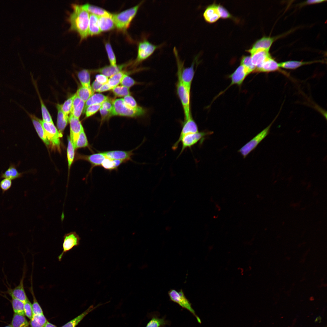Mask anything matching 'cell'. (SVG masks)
Wrapping results in <instances>:
<instances>
[{"mask_svg":"<svg viewBox=\"0 0 327 327\" xmlns=\"http://www.w3.org/2000/svg\"><path fill=\"white\" fill-rule=\"evenodd\" d=\"M71 5L73 11L70 14L68 18L70 24L69 30L77 32L81 40H82L89 35L90 14L82 8L81 5L72 3Z\"/></svg>","mask_w":327,"mask_h":327,"instance_id":"6da1fadb","label":"cell"},{"mask_svg":"<svg viewBox=\"0 0 327 327\" xmlns=\"http://www.w3.org/2000/svg\"><path fill=\"white\" fill-rule=\"evenodd\" d=\"M112 116H120L130 117H139L144 115L146 110L139 106L136 109H132L127 106L124 103L123 98L116 99L113 102Z\"/></svg>","mask_w":327,"mask_h":327,"instance_id":"7a4b0ae2","label":"cell"},{"mask_svg":"<svg viewBox=\"0 0 327 327\" xmlns=\"http://www.w3.org/2000/svg\"><path fill=\"white\" fill-rule=\"evenodd\" d=\"M143 2L119 13L112 15L115 25L118 29L124 31L128 28Z\"/></svg>","mask_w":327,"mask_h":327,"instance_id":"3957f363","label":"cell"},{"mask_svg":"<svg viewBox=\"0 0 327 327\" xmlns=\"http://www.w3.org/2000/svg\"><path fill=\"white\" fill-rule=\"evenodd\" d=\"M213 132L204 131L196 133L188 134L183 136L178 142H176L172 147V149L175 150L177 148L179 143L182 144V148L180 155L187 148H190L200 141H203L205 137L212 134Z\"/></svg>","mask_w":327,"mask_h":327,"instance_id":"277c9868","label":"cell"},{"mask_svg":"<svg viewBox=\"0 0 327 327\" xmlns=\"http://www.w3.org/2000/svg\"><path fill=\"white\" fill-rule=\"evenodd\" d=\"M176 85L177 94L181 102L183 111L184 120L192 116L190 109V90L187 87L177 78Z\"/></svg>","mask_w":327,"mask_h":327,"instance_id":"5b68a950","label":"cell"},{"mask_svg":"<svg viewBox=\"0 0 327 327\" xmlns=\"http://www.w3.org/2000/svg\"><path fill=\"white\" fill-rule=\"evenodd\" d=\"M168 294L170 299L178 304L182 308L189 311L196 318L198 323H201L200 319L196 314L192 306V304L185 296L182 289L177 291L175 289L170 290Z\"/></svg>","mask_w":327,"mask_h":327,"instance_id":"8992f818","label":"cell"},{"mask_svg":"<svg viewBox=\"0 0 327 327\" xmlns=\"http://www.w3.org/2000/svg\"><path fill=\"white\" fill-rule=\"evenodd\" d=\"M276 118V117L269 126L239 150L238 152L242 154L244 158H245L259 144L268 134L270 127Z\"/></svg>","mask_w":327,"mask_h":327,"instance_id":"52a82bcc","label":"cell"},{"mask_svg":"<svg viewBox=\"0 0 327 327\" xmlns=\"http://www.w3.org/2000/svg\"><path fill=\"white\" fill-rule=\"evenodd\" d=\"M163 44L153 45L146 39L140 42L138 45V52L135 63L138 64L150 57L157 49L161 48Z\"/></svg>","mask_w":327,"mask_h":327,"instance_id":"ba28073f","label":"cell"},{"mask_svg":"<svg viewBox=\"0 0 327 327\" xmlns=\"http://www.w3.org/2000/svg\"><path fill=\"white\" fill-rule=\"evenodd\" d=\"M80 239V237L75 232H71L65 234L63 237V250L58 257V260L61 261L65 253L74 247L78 246Z\"/></svg>","mask_w":327,"mask_h":327,"instance_id":"9c48e42d","label":"cell"},{"mask_svg":"<svg viewBox=\"0 0 327 327\" xmlns=\"http://www.w3.org/2000/svg\"><path fill=\"white\" fill-rule=\"evenodd\" d=\"M41 123L47 138L50 143L53 145L59 147L60 138L62 134L60 133L54 125L53 123L45 122L41 120Z\"/></svg>","mask_w":327,"mask_h":327,"instance_id":"30bf717a","label":"cell"},{"mask_svg":"<svg viewBox=\"0 0 327 327\" xmlns=\"http://www.w3.org/2000/svg\"><path fill=\"white\" fill-rule=\"evenodd\" d=\"M26 269L24 266L22 277L18 285L13 289L9 286H6L7 293L12 298L17 299L25 303L28 299L26 295L24 286V280L25 277Z\"/></svg>","mask_w":327,"mask_h":327,"instance_id":"8fae6325","label":"cell"},{"mask_svg":"<svg viewBox=\"0 0 327 327\" xmlns=\"http://www.w3.org/2000/svg\"><path fill=\"white\" fill-rule=\"evenodd\" d=\"M68 120L70 125V138L74 147L80 133L83 127L79 119L71 114H70Z\"/></svg>","mask_w":327,"mask_h":327,"instance_id":"7c38bea8","label":"cell"},{"mask_svg":"<svg viewBox=\"0 0 327 327\" xmlns=\"http://www.w3.org/2000/svg\"><path fill=\"white\" fill-rule=\"evenodd\" d=\"M250 73L247 68L240 65L229 76V78L231 81L228 87L235 84L239 86L241 85L246 77Z\"/></svg>","mask_w":327,"mask_h":327,"instance_id":"4fadbf2b","label":"cell"},{"mask_svg":"<svg viewBox=\"0 0 327 327\" xmlns=\"http://www.w3.org/2000/svg\"><path fill=\"white\" fill-rule=\"evenodd\" d=\"M274 38L269 37H263L257 40L253 45L252 48L247 50L251 53L259 50L269 51L274 41Z\"/></svg>","mask_w":327,"mask_h":327,"instance_id":"5bb4252c","label":"cell"},{"mask_svg":"<svg viewBox=\"0 0 327 327\" xmlns=\"http://www.w3.org/2000/svg\"><path fill=\"white\" fill-rule=\"evenodd\" d=\"M133 150L129 151L112 150L102 152L106 158L113 160H121L126 162L131 159Z\"/></svg>","mask_w":327,"mask_h":327,"instance_id":"9a60e30c","label":"cell"},{"mask_svg":"<svg viewBox=\"0 0 327 327\" xmlns=\"http://www.w3.org/2000/svg\"><path fill=\"white\" fill-rule=\"evenodd\" d=\"M218 5L213 4L208 6L203 13V17L207 22L212 23L217 21L220 17L218 8Z\"/></svg>","mask_w":327,"mask_h":327,"instance_id":"2e32d148","label":"cell"},{"mask_svg":"<svg viewBox=\"0 0 327 327\" xmlns=\"http://www.w3.org/2000/svg\"><path fill=\"white\" fill-rule=\"evenodd\" d=\"M270 56L269 51L264 50H258L251 53L250 56L252 62L256 68L255 71Z\"/></svg>","mask_w":327,"mask_h":327,"instance_id":"e0dca14e","label":"cell"},{"mask_svg":"<svg viewBox=\"0 0 327 327\" xmlns=\"http://www.w3.org/2000/svg\"><path fill=\"white\" fill-rule=\"evenodd\" d=\"M198 131H199L197 125L192 116L187 119L184 120L180 136L176 142L178 141L186 134L196 133Z\"/></svg>","mask_w":327,"mask_h":327,"instance_id":"ac0fdd59","label":"cell"},{"mask_svg":"<svg viewBox=\"0 0 327 327\" xmlns=\"http://www.w3.org/2000/svg\"><path fill=\"white\" fill-rule=\"evenodd\" d=\"M279 63L271 56L268 58L254 72L268 73L280 71Z\"/></svg>","mask_w":327,"mask_h":327,"instance_id":"d6986e66","label":"cell"},{"mask_svg":"<svg viewBox=\"0 0 327 327\" xmlns=\"http://www.w3.org/2000/svg\"><path fill=\"white\" fill-rule=\"evenodd\" d=\"M26 112L31 119L33 124L36 131L40 138L47 145H49L50 142L48 140L46 135L44 129L41 123V120L38 118L33 114Z\"/></svg>","mask_w":327,"mask_h":327,"instance_id":"ffe728a7","label":"cell"},{"mask_svg":"<svg viewBox=\"0 0 327 327\" xmlns=\"http://www.w3.org/2000/svg\"><path fill=\"white\" fill-rule=\"evenodd\" d=\"M129 64V63L113 66H106L103 67L93 70L95 72H99L101 74L110 77L114 74L122 71L123 69Z\"/></svg>","mask_w":327,"mask_h":327,"instance_id":"44dd1931","label":"cell"},{"mask_svg":"<svg viewBox=\"0 0 327 327\" xmlns=\"http://www.w3.org/2000/svg\"><path fill=\"white\" fill-rule=\"evenodd\" d=\"M79 157L89 162L91 164V170L94 167L101 165L106 157L102 152H99L89 155H80Z\"/></svg>","mask_w":327,"mask_h":327,"instance_id":"7402d4cb","label":"cell"},{"mask_svg":"<svg viewBox=\"0 0 327 327\" xmlns=\"http://www.w3.org/2000/svg\"><path fill=\"white\" fill-rule=\"evenodd\" d=\"M85 103L75 94L70 114L79 119L83 111Z\"/></svg>","mask_w":327,"mask_h":327,"instance_id":"603a6c76","label":"cell"},{"mask_svg":"<svg viewBox=\"0 0 327 327\" xmlns=\"http://www.w3.org/2000/svg\"><path fill=\"white\" fill-rule=\"evenodd\" d=\"M98 23L101 32L110 30L115 26L112 15L99 16Z\"/></svg>","mask_w":327,"mask_h":327,"instance_id":"cb8c5ba5","label":"cell"},{"mask_svg":"<svg viewBox=\"0 0 327 327\" xmlns=\"http://www.w3.org/2000/svg\"><path fill=\"white\" fill-rule=\"evenodd\" d=\"M102 305V304H99L95 306H94L93 305L91 306L81 314L67 323L61 327H75L89 313Z\"/></svg>","mask_w":327,"mask_h":327,"instance_id":"d4e9b609","label":"cell"},{"mask_svg":"<svg viewBox=\"0 0 327 327\" xmlns=\"http://www.w3.org/2000/svg\"><path fill=\"white\" fill-rule=\"evenodd\" d=\"M56 107L58 110L57 126L59 132L62 134L67 124L69 117L62 112L61 104H58Z\"/></svg>","mask_w":327,"mask_h":327,"instance_id":"484cf974","label":"cell"},{"mask_svg":"<svg viewBox=\"0 0 327 327\" xmlns=\"http://www.w3.org/2000/svg\"><path fill=\"white\" fill-rule=\"evenodd\" d=\"M98 16L90 14L88 26L89 35L99 34L101 32L98 23Z\"/></svg>","mask_w":327,"mask_h":327,"instance_id":"4316f807","label":"cell"},{"mask_svg":"<svg viewBox=\"0 0 327 327\" xmlns=\"http://www.w3.org/2000/svg\"><path fill=\"white\" fill-rule=\"evenodd\" d=\"M319 61H289L282 62L279 63V68L286 69H294L303 65L310 64Z\"/></svg>","mask_w":327,"mask_h":327,"instance_id":"83f0119b","label":"cell"},{"mask_svg":"<svg viewBox=\"0 0 327 327\" xmlns=\"http://www.w3.org/2000/svg\"><path fill=\"white\" fill-rule=\"evenodd\" d=\"M81 5L82 8L88 12L98 16L112 15V14L105 9L90 4L86 3Z\"/></svg>","mask_w":327,"mask_h":327,"instance_id":"f1b7e54d","label":"cell"},{"mask_svg":"<svg viewBox=\"0 0 327 327\" xmlns=\"http://www.w3.org/2000/svg\"><path fill=\"white\" fill-rule=\"evenodd\" d=\"M108 98L107 97L101 94H93L85 103L83 111L84 113L87 108L89 106L93 104H101Z\"/></svg>","mask_w":327,"mask_h":327,"instance_id":"f546056e","label":"cell"},{"mask_svg":"<svg viewBox=\"0 0 327 327\" xmlns=\"http://www.w3.org/2000/svg\"><path fill=\"white\" fill-rule=\"evenodd\" d=\"M78 76L82 86L92 89L90 85V75L89 70L83 69L78 73Z\"/></svg>","mask_w":327,"mask_h":327,"instance_id":"4dcf8cb0","label":"cell"},{"mask_svg":"<svg viewBox=\"0 0 327 327\" xmlns=\"http://www.w3.org/2000/svg\"><path fill=\"white\" fill-rule=\"evenodd\" d=\"M11 325L12 327H28L29 324L24 315L14 313Z\"/></svg>","mask_w":327,"mask_h":327,"instance_id":"1f68e13d","label":"cell"},{"mask_svg":"<svg viewBox=\"0 0 327 327\" xmlns=\"http://www.w3.org/2000/svg\"><path fill=\"white\" fill-rule=\"evenodd\" d=\"M125 162L122 160L106 158L102 162L101 166L105 169L112 170L117 169L122 163Z\"/></svg>","mask_w":327,"mask_h":327,"instance_id":"d6a6232c","label":"cell"},{"mask_svg":"<svg viewBox=\"0 0 327 327\" xmlns=\"http://www.w3.org/2000/svg\"><path fill=\"white\" fill-rule=\"evenodd\" d=\"M47 322L43 314L34 315L31 319L30 325L31 327H45Z\"/></svg>","mask_w":327,"mask_h":327,"instance_id":"836d02e7","label":"cell"},{"mask_svg":"<svg viewBox=\"0 0 327 327\" xmlns=\"http://www.w3.org/2000/svg\"><path fill=\"white\" fill-rule=\"evenodd\" d=\"M151 318L146 327H165L166 325L169 324V322L166 320L164 317L159 318L154 315Z\"/></svg>","mask_w":327,"mask_h":327,"instance_id":"e575fe53","label":"cell"},{"mask_svg":"<svg viewBox=\"0 0 327 327\" xmlns=\"http://www.w3.org/2000/svg\"><path fill=\"white\" fill-rule=\"evenodd\" d=\"M31 286L29 289L32 296L33 299V303L32 304L33 315L43 314L42 310L38 303L35 295L33 287L32 276H31Z\"/></svg>","mask_w":327,"mask_h":327,"instance_id":"d590c367","label":"cell"},{"mask_svg":"<svg viewBox=\"0 0 327 327\" xmlns=\"http://www.w3.org/2000/svg\"><path fill=\"white\" fill-rule=\"evenodd\" d=\"M92 89H90L81 86L80 87L75 93L77 96L86 102L94 93Z\"/></svg>","mask_w":327,"mask_h":327,"instance_id":"8d00e7d4","label":"cell"},{"mask_svg":"<svg viewBox=\"0 0 327 327\" xmlns=\"http://www.w3.org/2000/svg\"><path fill=\"white\" fill-rule=\"evenodd\" d=\"M11 302L14 313L25 315L23 302L15 298H12Z\"/></svg>","mask_w":327,"mask_h":327,"instance_id":"74e56055","label":"cell"},{"mask_svg":"<svg viewBox=\"0 0 327 327\" xmlns=\"http://www.w3.org/2000/svg\"><path fill=\"white\" fill-rule=\"evenodd\" d=\"M88 143L83 127L82 128L74 146V149L85 147L88 146Z\"/></svg>","mask_w":327,"mask_h":327,"instance_id":"f35d334b","label":"cell"},{"mask_svg":"<svg viewBox=\"0 0 327 327\" xmlns=\"http://www.w3.org/2000/svg\"><path fill=\"white\" fill-rule=\"evenodd\" d=\"M21 175V174L18 171L16 168L12 165L2 174L1 177L11 180L20 177Z\"/></svg>","mask_w":327,"mask_h":327,"instance_id":"ab89813d","label":"cell"},{"mask_svg":"<svg viewBox=\"0 0 327 327\" xmlns=\"http://www.w3.org/2000/svg\"><path fill=\"white\" fill-rule=\"evenodd\" d=\"M126 73L122 71L110 77L107 83L112 89L120 83L122 77Z\"/></svg>","mask_w":327,"mask_h":327,"instance_id":"60d3db41","label":"cell"},{"mask_svg":"<svg viewBox=\"0 0 327 327\" xmlns=\"http://www.w3.org/2000/svg\"><path fill=\"white\" fill-rule=\"evenodd\" d=\"M74 149L73 144L70 138L68 137L67 155L69 170L74 160Z\"/></svg>","mask_w":327,"mask_h":327,"instance_id":"b9f144b4","label":"cell"},{"mask_svg":"<svg viewBox=\"0 0 327 327\" xmlns=\"http://www.w3.org/2000/svg\"><path fill=\"white\" fill-rule=\"evenodd\" d=\"M112 90L113 93L116 96L124 97L130 95L129 88L122 85H118L113 88Z\"/></svg>","mask_w":327,"mask_h":327,"instance_id":"7bdbcfd3","label":"cell"},{"mask_svg":"<svg viewBox=\"0 0 327 327\" xmlns=\"http://www.w3.org/2000/svg\"><path fill=\"white\" fill-rule=\"evenodd\" d=\"M43 121L47 122L53 123L49 112L44 104L41 98L39 96Z\"/></svg>","mask_w":327,"mask_h":327,"instance_id":"ee69618b","label":"cell"},{"mask_svg":"<svg viewBox=\"0 0 327 327\" xmlns=\"http://www.w3.org/2000/svg\"><path fill=\"white\" fill-rule=\"evenodd\" d=\"M241 65L247 68L250 73L254 72L256 69V67L252 63L251 56H243L241 60Z\"/></svg>","mask_w":327,"mask_h":327,"instance_id":"f6af8a7d","label":"cell"},{"mask_svg":"<svg viewBox=\"0 0 327 327\" xmlns=\"http://www.w3.org/2000/svg\"><path fill=\"white\" fill-rule=\"evenodd\" d=\"M74 97L75 94L65 101L61 105V110L66 115L68 116L71 113Z\"/></svg>","mask_w":327,"mask_h":327,"instance_id":"bcb514c9","label":"cell"},{"mask_svg":"<svg viewBox=\"0 0 327 327\" xmlns=\"http://www.w3.org/2000/svg\"><path fill=\"white\" fill-rule=\"evenodd\" d=\"M105 48L111 65L113 66H116L117 64L116 57L109 42H107L105 43Z\"/></svg>","mask_w":327,"mask_h":327,"instance_id":"7dc6e473","label":"cell"},{"mask_svg":"<svg viewBox=\"0 0 327 327\" xmlns=\"http://www.w3.org/2000/svg\"><path fill=\"white\" fill-rule=\"evenodd\" d=\"M123 100L124 104L130 108L135 109L139 107L134 98L130 95L124 97Z\"/></svg>","mask_w":327,"mask_h":327,"instance_id":"c3c4849f","label":"cell"},{"mask_svg":"<svg viewBox=\"0 0 327 327\" xmlns=\"http://www.w3.org/2000/svg\"><path fill=\"white\" fill-rule=\"evenodd\" d=\"M101 104H93L88 106L86 109L84 113L86 118L93 115L100 109Z\"/></svg>","mask_w":327,"mask_h":327,"instance_id":"681fc988","label":"cell"},{"mask_svg":"<svg viewBox=\"0 0 327 327\" xmlns=\"http://www.w3.org/2000/svg\"><path fill=\"white\" fill-rule=\"evenodd\" d=\"M120 84L121 85L129 88L135 84L134 80L126 73L122 77Z\"/></svg>","mask_w":327,"mask_h":327,"instance_id":"f907efd6","label":"cell"},{"mask_svg":"<svg viewBox=\"0 0 327 327\" xmlns=\"http://www.w3.org/2000/svg\"><path fill=\"white\" fill-rule=\"evenodd\" d=\"M24 311L25 315L31 320L33 316L32 305L28 299L24 303Z\"/></svg>","mask_w":327,"mask_h":327,"instance_id":"816d5d0a","label":"cell"},{"mask_svg":"<svg viewBox=\"0 0 327 327\" xmlns=\"http://www.w3.org/2000/svg\"><path fill=\"white\" fill-rule=\"evenodd\" d=\"M218 10L220 17L223 18H226L231 17V15L225 8L222 6L218 5Z\"/></svg>","mask_w":327,"mask_h":327,"instance_id":"f5cc1de1","label":"cell"},{"mask_svg":"<svg viewBox=\"0 0 327 327\" xmlns=\"http://www.w3.org/2000/svg\"><path fill=\"white\" fill-rule=\"evenodd\" d=\"M12 185V181L11 180L5 178L2 180L0 183V187L3 191L8 190L10 188Z\"/></svg>","mask_w":327,"mask_h":327,"instance_id":"db71d44e","label":"cell"},{"mask_svg":"<svg viewBox=\"0 0 327 327\" xmlns=\"http://www.w3.org/2000/svg\"><path fill=\"white\" fill-rule=\"evenodd\" d=\"M113 101L108 98L101 104V107L111 112L113 107Z\"/></svg>","mask_w":327,"mask_h":327,"instance_id":"11a10c76","label":"cell"},{"mask_svg":"<svg viewBox=\"0 0 327 327\" xmlns=\"http://www.w3.org/2000/svg\"><path fill=\"white\" fill-rule=\"evenodd\" d=\"M100 111L101 117V121L107 120L112 116L111 112L100 107Z\"/></svg>","mask_w":327,"mask_h":327,"instance_id":"9f6ffc18","label":"cell"},{"mask_svg":"<svg viewBox=\"0 0 327 327\" xmlns=\"http://www.w3.org/2000/svg\"><path fill=\"white\" fill-rule=\"evenodd\" d=\"M96 80L101 84L103 85L108 83V77L102 74L97 75Z\"/></svg>","mask_w":327,"mask_h":327,"instance_id":"6f0895ef","label":"cell"},{"mask_svg":"<svg viewBox=\"0 0 327 327\" xmlns=\"http://www.w3.org/2000/svg\"><path fill=\"white\" fill-rule=\"evenodd\" d=\"M102 85V84L99 83L95 80L92 84L91 87L93 91L94 92L95 91L97 92Z\"/></svg>","mask_w":327,"mask_h":327,"instance_id":"680465c9","label":"cell"},{"mask_svg":"<svg viewBox=\"0 0 327 327\" xmlns=\"http://www.w3.org/2000/svg\"><path fill=\"white\" fill-rule=\"evenodd\" d=\"M111 89H112V88L109 85L108 83H107L102 85L97 92H103Z\"/></svg>","mask_w":327,"mask_h":327,"instance_id":"91938a15","label":"cell"},{"mask_svg":"<svg viewBox=\"0 0 327 327\" xmlns=\"http://www.w3.org/2000/svg\"><path fill=\"white\" fill-rule=\"evenodd\" d=\"M324 0H309L306 1V3L307 4H317L325 2Z\"/></svg>","mask_w":327,"mask_h":327,"instance_id":"94428289","label":"cell"},{"mask_svg":"<svg viewBox=\"0 0 327 327\" xmlns=\"http://www.w3.org/2000/svg\"><path fill=\"white\" fill-rule=\"evenodd\" d=\"M45 327H57L56 326L54 325L49 322H47Z\"/></svg>","mask_w":327,"mask_h":327,"instance_id":"6125c7cd","label":"cell"},{"mask_svg":"<svg viewBox=\"0 0 327 327\" xmlns=\"http://www.w3.org/2000/svg\"><path fill=\"white\" fill-rule=\"evenodd\" d=\"M170 229H171V228H170V227H169V226H167L166 227V228H165V229L167 230H170Z\"/></svg>","mask_w":327,"mask_h":327,"instance_id":"be15d7a7","label":"cell"},{"mask_svg":"<svg viewBox=\"0 0 327 327\" xmlns=\"http://www.w3.org/2000/svg\"><path fill=\"white\" fill-rule=\"evenodd\" d=\"M4 327H12V325L10 324V325H8L7 326H6Z\"/></svg>","mask_w":327,"mask_h":327,"instance_id":"e7e4bbea","label":"cell"}]
</instances>
